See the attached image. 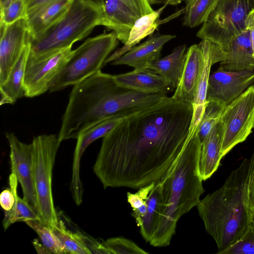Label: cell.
I'll use <instances>...</instances> for the list:
<instances>
[{
  "label": "cell",
  "mask_w": 254,
  "mask_h": 254,
  "mask_svg": "<svg viewBox=\"0 0 254 254\" xmlns=\"http://www.w3.org/2000/svg\"><path fill=\"white\" fill-rule=\"evenodd\" d=\"M191 104L167 96L131 115L103 138L93 171L104 189H139L159 180L192 131Z\"/></svg>",
  "instance_id": "cell-1"
},
{
  "label": "cell",
  "mask_w": 254,
  "mask_h": 254,
  "mask_svg": "<svg viewBox=\"0 0 254 254\" xmlns=\"http://www.w3.org/2000/svg\"><path fill=\"white\" fill-rule=\"evenodd\" d=\"M166 96L123 88L117 84L114 75L100 70L73 85L59 139L61 142L77 139L82 131L97 122L118 115L135 114Z\"/></svg>",
  "instance_id": "cell-2"
},
{
  "label": "cell",
  "mask_w": 254,
  "mask_h": 254,
  "mask_svg": "<svg viewBox=\"0 0 254 254\" xmlns=\"http://www.w3.org/2000/svg\"><path fill=\"white\" fill-rule=\"evenodd\" d=\"M254 171V152L233 170L223 185L196 206L207 233L220 253L238 240L253 219L247 204V187Z\"/></svg>",
  "instance_id": "cell-3"
},
{
  "label": "cell",
  "mask_w": 254,
  "mask_h": 254,
  "mask_svg": "<svg viewBox=\"0 0 254 254\" xmlns=\"http://www.w3.org/2000/svg\"><path fill=\"white\" fill-rule=\"evenodd\" d=\"M197 127L182 153L160 179L162 186L163 209L157 227L149 243L154 247L170 245L179 219L196 206L204 192L199 171L201 142Z\"/></svg>",
  "instance_id": "cell-4"
},
{
  "label": "cell",
  "mask_w": 254,
  "mask_h": 254,
  "mask_svg": "<svg viewBox=\"0 0 254 254\" xmlns=\"http://www.w3.org/2000/svg\"><path fill=\"white\" fill-rule=\"evenodd\" d=\"M103 6L96 0H73L68 10L43 33L29 39L31 57L47 55L65 49L104 26Z\"/></svg>",
  "instance_id": "cell-5"
},
{
  "label": "cell",
  "mask_w": 254,
  "mask_h": 254,
  "mask_svg": "<svg viewBox=\"0 0 254 254\" xmlns=\"http://www.w3.org/2000/svg\"><path fill=\"white\" fill-rule=\"evenodd\" d=\"M119 40L114 32L89 38L73 53L49 86L55 92L74 85L101 70Z\"/></svg>",
  "instance_id": "cell-6"
},
{
  "label": "cell",
  "mask_w": 254,
  "mask_h": 254,
  "mask_svg": "<svg viewBox=\"0 0 254 254\" xmlns=\"http://www.w3.org/2000/svg\"><path fill=\"white\" fill-rule=\"evenodd\" d=\"M61 141L54 134L35 137L32 146V173L37 202V210L42 221L52 228L59 220L52 193V172Z\"/></svg>",
  "instance_id": "cell-7"
},
{
  "label": "cell",
  "mask_w": 254,
  "mask_h": 254,
  "mask_svg": "<svg viewBox=\"0 0 254 254\" xmlns=\"http://www.w3.org/2000/svg\"><path fill=\"white\" fill-rule=\"evenodd\" d=\"M254 10V0H218L196 36L226 51L231 41L247 28V19Z\"/></svg>",
  "instance_id": "cell-8"
},
{
  "label": "cell",
  "mask_w": 254,
  "mask_h": 254,
  "mask_svg": "<svg viewBox=\"0 0 254 254\" xmlns=\"http://www.w3.org/2000/svg\"><path fill=\"white\" fill-rule=\"evenodd\" d=\"M223 127V157L246 140L254 128V85L226 106L220 117Z\"/></svg>",
  "instance_id": "cell-9"
},
{
  "label": "cell",
  "mask_w": 254,
  "mask_h": 254,
  "mask_svg": "<svg viewBox=\"0 0 254 254\" xmlns=\"http://www.w3.org/2000/svg\"><path fill=\"white\" fill-rule=\"evenodd\" d=\"M72 47L41 57L28 56L23 81L25 97L32 98L49 90L51 81L73 54Z\"/></svg>",
  "instance_id": "cell-10"
},
{
  "label": "cell",
  "mask_w": 254,
  "mask_h": 254,
  "mask_svg": "<svg viewBox=\"0 0 254 254\" xmlns=\"http://www.w3.org/2000/svg\"><path fill=\"white\" fill-rule=\"evenodd\" d=\"M103 6L104 26L124 44L136 20L154 11L149 0H104Z\"/></svg>",
  "instance_id": "cell-11"
},
{
  "label": "cell",
  "mask_w": 254,
  "mask_h": 254,
  "mask_svg": "<svg viewBox=\"0 0 254 254\" xmlns=\"http://www.w3.org/2000/svg\"><path fill=\"white\" fill-rule=\"evenodd\" d=\"M254 82V70H225L219 67L210 74L206 101H215L226 106Z\"/></svg>",
  "instance_id": "cell-12"
},
{
  "label": "cell",
  "mask_w": 254,
  "mask_h": 254,
  "mask_svg": "<svg viewBox=\"0 0 254 254\" xmlns=\"http://www.w3.org/2000/svg\"><path fill=\"white\" fill-rule=\"evenodd\" d=\"M6 137L10 147L11 171L21 185L23 198L37 210L32 173V144L21 141L13 133H6Z\"/></svg>",
  "instance_id": "cell-13"
},
{
  "label": "cell",
  "mask_w": 254,
  "mask_h": 254,
  "mask_svg": "<svg viewBox=\"0 0 254 254\" xmlns=\"http://www.w3.org/2000/svg\"><path fill=\"white\" fill-rule=\"evenodd\" d=\"M26 19L8 25L0 24V85L6 80L28 42Z\"/></svg>",
  "instance_id": "cell-14"
},
{
  "label": "cell",
  "mask_w": 254,
  "mask_h": 254,
  "mask_svg": "<svg viewBox=\"0 0 254 254\" xmlns=\"http://www.w3.org/2000/svg\"><path fill=\"white\" fill-rule=\"evenodd\" d=\"M175 37V35L170 34H152L146 41L110 63L115 65H126L135 70L147 69L152 63L160 58L164 45Z\"/></svg>",
  "instance_id": "cell-15"
},
{
  "label": "cell",
  "mask_w": 254,
  "mask_h": 254,
  "mask_svg": "<svg viewBox=\"0 0 254 254\" xmlns=\"http://www.w3.org/2000/svg\"><path fill=\"white\" fill-rule=\"evenodd\" d=\"M203 65V53L200 43L187 50L186 62L179 83L172 98L192 104Z\"/></svg>",
  "instance_id": "cell-16"
},
{
  "label": "cell",
  "mask_w": 254,
  "mask_h": 254,
  "mask_svg": "<svg viewBox=\"0 0 254 254\" xmlns=\"http://www.w3.org/2000/svg\"><path fill=\"white\" fill-rule=\"evenodd\" d=\"M203 53V65L195 96L192 104V120L200 122L203 115L206 101L207 90L212 65L223 61L226 52L218 45L206 40L200 42Z\"/></svg>",
  "instance_id": "cell-17"
},
{
  "label": "cell",
  "mask_w": 254,
  "mask_h": 254,
  "mask_svg": "<svg viewBox=\"0 0 254 254\" xmlns=\"http://www.w3.org/2000/svg\"><path fill=\"white\" fill-rule=\"evenodd\" d=\"M73 0H53L27 13L29 39L43 33L66 13Z\"/></svg>",
  "instance_id": "cell-18"
},
{
  "label": "cell",
  "mask_w": 254,
  "mask_h": 254,
  "mask_svg": "<svg viewBox=\"0 0 254 254\" xmlns=\"http://www.w3.org/2000/svg\"><path fill=\"white\" fill-rule=\"evenodd\" d=\"M117 84L123 88L147 94H167L173 90L163 78L154 71L134 70L114 75Z\"/></svg>",
  "instance_id": "cell-19"
},
{
  "label": "cell",
  "mask_w": 254,
  "mask_h": 254,
  "mask_svg": "<svg viewBox=\"0 0 254 254\" xmlns=\"http://www.w3.org/2000/svg\"><path fill=\"white\" fill-rule=\"evenodd\" d=\"M225 52V58L220 62V68L234 71L254 70V58L247 27L231 41Z\"/></svg>",
  "instance_id": "cell-20"
},
{
  "label": "cell",
  "mask_w": 254,
  "mask_h": 254,
  "mask_svg": "<svg viewBox=\"0 0 254 254\" xmlns=\"http://www.w3.org/2000/svg\"><path fill=\"white\" fill-rule=\"evenodd\" d=\"M223 127L220 119L201 143L199 171L203 181L210 178L218 168L222 157L220 151Z\"/></svg>",
  "instance_id": "cell-21"
},
{
  "label": "cell",
  "mask_w": 254,
  "mask_h": 254,
  "mask_svg": "<svg viewBox=\"0 0 254 254\" xmlns=\"http://www.w3.org/2000/svg\"><path fill=\"white\" fill-rule=\"evenodd\" d=\"M186 56V45H179L168 55L152 63L148 69L159 74L169 86L176 89L183 73Z\"/></svg>",
  "instance_id": "cell-22"
},
{
  "label": "cell",
  "mask_w": 254,
  "mask_h": 254,
  "mask_svg": "<svg viewBox=\"0 0 254 254\" xmlns=\"http://www.w3.org/2000/svg\"><path fill=\"white\" fill-rule=\"evenodd\" d=\"M167 6V4H163L157 10H154L137 20L130 31L126 43L109 56L105 61V65L125 54L147 36L152 35L161 24L160 15Z\"/></svg>",
  "instance_id": "cell-23"
},
{
  "label": "cell",
  "mask_w": 254,
  "mask_h": 254,
  "mask_svg": "<svg viewBox=\"0 0 254 254\" xmlns=\"http://www.w3.org/2000/svg\"><path fill=\"white\" fill-rule=\"evenodd\" d=\"M30 45L28 42L19 59L13 66L6 80L0 85V104H13L23 96V81Z\"/></svg>",
  "instance_id": "cell-24"
},
{
  "label": "cell",
  "mask_w": 254,
  "mask_h": 254,
  "mask_svg": "<svg viewBox=\"0 0 254 254\" xmlns=\"http://www.w3.org/2000/svg\"><path fill=\"white\" fill-rule=\"evenodd\" d=\"M146 201V212L138 226L142 238L149 243L157 227L162 212V186L160 180L153 182Z\"/></svg>",
  "instance_id": "cell-25"
},
{
  "label": "cell",
  "mask_w": 254,
  "mask_h": 254,
  "mask_svg": "<svg viewBox=\"0 0 254 254\" xmlns=\"http://www.w3.org/2000/svg\"><path fill=\"white\" fill-rule=\"evenodd\" d=\"M18 182L16 175L13 171H11L9 177V184L10 189L15 194V201L10 210L4 211L2 224L5 230L11 224L16 222H25L28 220L42 221L37 209L23 198H21L18 196L17 192Z\"/></svg>",
  "instance_id": "cell-26"
},
{
  "label": "cell",
  "mask_w": 254,
  "mask_h": 254,
  "mask_svg": "<svg viewBox=\"0 0 254 254\" xmlns=\"http://www.w3.org/2000/svg\"><path fill=\"white\" fill-rule=\"evenodd\" d=\"M218 0H188L184 8L183 24L194 28L203 24L215 7Z\"/></svg>",
  "instance_id": "cell-27"
},
{
  "label": "cell",
  "mask_w": 254,
  "mask_h": 254,
  "mask_svg": "<svg viewBox=\"0 0 254 254\" xmlns=\"http://www.w3.org/2000/svg\"><path fill=\"white\" fill-rule=\"evenodd\" d=\"M68 254H91L84 240V235L67 230L59 220L57 226L52 228Z\"/></svg>",
  "instance_id": "cell-28"
},
{
  "label": "cell",
  "mask_w": 254,
  "mask_h": 254,
  "mask_svg": "<svg viewBox=\"0 0 254 254\" xmlns=\"http://www.w3.org/2000/svg\"><path fill=\"white\" fill-rule=\"evenodd\" d=\"M24 222L38 235L43 245L51 253L68 254L51 227L39 220H28Z\"/></svg>",
  "instance_id": "cell-29"
},
{
  "label": "cell",
  "mask_w": 254,
  "mask_h": 254,
  "mask_svg": "<svg viewBox=\"0 0 254 254\" xmlns=\"http://www.w3.org/2000/svg\"><path fill=\"white\" fill-rule=\"evenodd\" d=\"M226 106L215 101H208L196 133L201 143L219 122Z\"/></svg>",
  "instance_id": "cell-30"
},
{
  "label": "cell",
  "mask_w": 254,
  "mask_h": 254,
  "mask_svg": "<svg viewBox=\"0 0 254 254\" xmlns=\"http://www.w3.org/2000/svg\"><path fill=\"white\" fill-rule=\"evenodd\" d=\"M0 6L1 25H10L26 18V0H6L0 3Z\"/></svg>",
  "instance_id": "cell-31"
},
{
  "label": "cell",
  "mask_w": 254,
  "mask_h": 254,
  "mask_svg": "<svg viewBox=\"0 0 254 254\" xmlns=\"http://www.w3.org/2000/svg\"><path fill=\"white\" fill-rule=\"evenodd\" d=\"M220 254H254V217L240 238Z\"/></svg>",
  "instance_id": "cell-32"
},
{
  "label": "cell",
  "mask_w": 254,
  "mask_h": 254,
  "mask_svg": "<svg viewBox=\"0 0 254 254\" xmlns=\"http://www.w3.org/2000/svg\"><path fill=\"white\" fill-rule=\"evenodd\" d=\"M102 243L111 254H148L134 242L122 237L109 238Z\"/></svg>",
  "instance_id": "cell-33"
},
{
  "label": "cell",
  "mask_w": 254,
  "mask_h": 254,
  "mask_svg": "<svg viewBox=\"0 0 254 254\" xmlns=\"http://www.w3.org/2000/svg\"><path fill=\"white\" fill-rule=\"evenodd\" d=\"M15 197L10 189L4 190L0 194V204L4 211L10 210L15 203Z\"/></svg>",
  "instance_id": "cell-34"
},
{
  "label": "cell",
  "mask_w": 254,
  "mask_h": 254,
  "mask_svg": "<svg viewBox=\"0 0 254 254\" xmlns=\"http://www.w3.org/2000/svg\"><path fill=\"white\" fill-rule=\"evenodd\" d=\"M247 204L250 216L254 217V171L251 174L247 187Z\"/></svg>",
  "instance_id": "cell-35"
},
{
  "label": "cell",
  "mask_w": 254,
  "mask_h": 254,
  "mask_svg": "<svg viewBox=\"0 0 254 254\" xmlns=\"http://www.w3.org/2000/svg\"><path fill=\"white\" fill-rule=\"evenodd\" d=\"M247 27L249 29L250 32L253 57L254 58V10L248 16L247 19Z\"/></svg>",
  "instance_id": "cell-36"
},
{
  "label": "cell",
  "mask_w": 254,
  "mask_h": 254,
  "mask_svg": "<svg viewBox=\"0 0 254 254\" xmlns=\"http://www.w3.org/2000/svg\"><path fill=\"white\" fill-rule=\"evenodd\" d=\"M53 0H26L27 13L28 12Z\"/></svg>",
  "instance_id": "cell-37"
},
{
  "label": "cell",
  "mask_w": 254,
  "mask_h": 254,
  "mask_svg": "<svg viewBox=\"0 0 254 254\" xmlns=\"http://www.w3.org/2000/svg\"><path fill=\"white\" fill-rule=\"evenodd\" d=\"M188 0H149L151 4L162 3L163 4L176 5Z\"/></svg>",
  "instance_id": "cell-38"
},
{
  "label": "cell",
  "mask_w": 254,
  "mask_h": 254,
  "mask_svg": "<svg viewBox=\"0 0 254 254\" xmlns=\"http://www.w3.org/2000/svg\"><path fill=\"white\" fill-rule=\"evenodd\" d=\"M33 245L39 254H51V252L44 246L41 245L38 241L35 239L33 241Z\"/></svg>",
  "instance_id": "cell-39"
},
{
  "label": "cell",
  "mask_w": 254,
  "mask_h": 254,
  "mask_svg": "<svg viewBox=\"0 0 254 254\" xmlns=\"http://www.w3.org/2000/svg\"><path fill=\"white\" fill-rule=\"evenodd\" d=\"M96 0L103 4L104 0Z\"/></svg>",
  "instance_id": "cell-40"
},
{
  "label": "cell",
  "mask_w": 254,
  "mask_h": 254,
  "mask_svg": "<svg viewBox=\"0 0 254 254\" xmlns=\"http://www.w3.org/2000/svg\"><path fill=\"white\" fill-rule=\"evenodd\" d=\"M6 0H0V3H3V2H4Z\"/></svg>",
  "instance_id": "cell-41"
}]
</instances>
